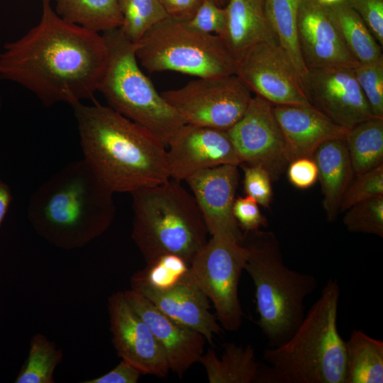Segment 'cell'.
Listing matches in <instances>:
<instances>
[{
  "label": "cell",
  "mask_w": 383,
  "mask_h": 383,
  "mask_svg": "<svg viewBox=\"0 0 383 383\" xmlns=\"http://www.w3.org/2000/svg\"><path fill=\"white\" fill-rule=\"evenodd\" d=\"M39 23L0 52V79L17 83L47 107L93 98L108 62L102 35L62 18L42 0Z\"/></svg>",
  "instance_id": "cell-1"
},
{
  "label": "cell",
  "mask_w": 383,
  "mask_h": 383,
  "mask_svg": "<svg viewBox=\"0 0 383 383\" xmlns=\"http://www.w3.org/2000/svg\"><path fill=\"white\" fill-rule=\"evenodd\" d=\"M72 108L83 160L113 194L170 179L166 146L149 130L98 102Z\"/></svg>",
  "instance_id": "cell-2"
},
{
  "label": "cell",
  "mask_w": 383,
  "mask_h": 383,
  "mask_svg": "<svg viewBox=\"0 0 383 383\" xmlns=\"http://www.w3.org/2000/svg\"><path fill=\"white\" fill-rule=\"evenodd\" d=\"M113 195L83 159L73 161L34 191L28 218L35 232L49 243L63 250L78 249L112 224Z\"/></svg>",
  "instance_id": "cell-3"
},
{
  "label": "cell",
  "mask_w": 383,
  "mask_h": 383,
  "mask_svg": "<svg viewBox=\"0 0 383 383\" xmlns=\"http://www.w3.org/2000/svg\"><path fill=\"white\" fill-rule=\"evenodd\" d=\"M340 288L328 280L295 332L264 351L257 383H345V344L338 329Z\"/></svg>",
  "instance_id": "cell-4"
},
{
  "label": "cell",
  "mask_w": 383,
  "mask_h": 383,
  "mask_svg": "<svg viewBox=\"0 0 383 383\" xmlns=\"http://www.w3.org/2000/svg\"><path fill=\"white\" fill-rule=\"evenodd\" d=\"M131 194V238L146 264L169 254L190 264L208 241L209 233L194 196L172 179Z\"/></svg>",
  "instance_id": "cell-5"
},
{
  "label": "cell",
  "mask_w": 383,
  "mask_h": 383,
  "mask_svg": "<svg viewBox=\"0 0 383 383\" xmlns=\"http://www.w3.org/2000/svg\"><path fill=\"white\" fill-rule=\"evenodd\" d=\"M243 244L248 251L245 270L255 286L257 324L270 347L279 346L303 321L304 300L316 289L317 280L284 264L272 232L246 233Z\"/></svg>",
  "instance_id": "cell-6"
},
{
  "label": "cell",
  "mask_w": 383,
  "mask_h": 383,
  "mask_svg": "<svg viewBox=\"0 0 383 383\" xmlns=\"http://www.w3.org/2000/svg\"><path fill=\"white\" fill-rule=\"evenodd\" d=\"M108 62L98 91L111 109L145 127L167 146L185 124L140 67L135 45L119 28L104 31Z\"/></svg>",
  "instance_id": "cell-7"
},
{
  "label": "cell",
  "mask_w": 383,
  "mask_h": 383,
  "mask_svg": "<svg viewBox=\"0 0 383 383\" xmlns=\"http://www.w3.org/2000/svg\"><path fill=\"white\" fill-rule=\"evenodd\" d=\"M134 45L138 62L150 72L172 71L197 77L235 74L237 60L223 38L196 30L186 21L167 17Z\"/></svg>",
  "instance_id": "cell-8"
},
{
  "label": "cell",
  "mask_w": 383,
  "mask_h": 383,
  "mask_svg": "<svg viewBox=\"0 0 383 383\" xmlns=\"http://www.w3.org/2000/svg\"><path fill=\"white\" fill-rule=\"evenodd\" d=\"M247 256L243 243L211 236L189 264L193 278L213 305L217 320L228 331H238L243 322L238 285Z\"/></svg>",
  "instance_id": "cell-9"
},
{
  "label": "cell",
  "mask_w": 383,
  "mask_h": 383,
  "mask_svg": "<svg viewBox=\"0 0 383 383\" xmlns=\"http://www.w3.org/2000/svg\"><path fill=\"white\" fill-rule=\"evenodd\" d=\"M251 91L235 74L198 77L161 93L185 124L228 131L243 116Z\"/></svg>",
  "instance_id": "cell-10"
},
{
  "label": "cell",
  "mask_w": 383,
  "mask_h": 383,
  "mask_svg": "<svg viewBox=\"0 0 383 383\" xmlns=\"http://www.w3.org/2000/svg\"><path fill=\"white\" fill-rule=\"evenodd\" d=\"M241 165L265 170L277 180L289 165L282 132L273 105L262 97H252L242 118L228 131Z\"/></svg>",
  "instance_id": "cell-11"
},
{
  "label": "cell",
  "mask_w": 383,
  "mask_h": 383,
  "mask_svg": "<svg viewBox=\"0 0 383 383\" xmlns=\"http://www.w3.org/2000/svg\"><path fill=\"white\" fill-rule=\"evenodd\" d=\"M235 74L272 105L309 104L301 79L277 43L262 42L238 60Z\"/></svg>",
  "instance_id": "cell-12"
},
{
  "label": "cell",
  "mask_w": 383,
  "mask_h": 383,
  "mask_svg": "<svg viewBox=\"0 0 383 383\" xmlns=\"http://www.w3.org/2000/svg\"><path fill=\"white\" fill-rule=\"evenodd\" d=\"M301 83L309 103L343 128L348 130L375 118L355 78L353 68L308 70Z\"/></svg>",
  "instance_id": "cell-13"
},
{
  "label": "cell",
  "mask_w": 383,
  "mask_h": 383,
  "mask_svg": "<svg viewBox=\"0 0 383 383\" xmlns=\"http://www.w3.org/2000/svg\"><path fill=\"white\" fill-rule=\"evenodd\" d=\"M108 311L112 343L118 355L142 374L167 376L170 370L160 344L123 291L109 297Z\"/></svg>",
  "instance_id": "cell-14"
},
{
  "label": "cell",
  "mask_w": 383,
  "mask_h": 383,
  "mask_svg": "<svg viewBox=\"0 0 383 383\" xmlns=\"http://www.w3.org/2000/svg\"><path fill=\"white\" fill-rule=\"evenodd\" d=\"M168 146L170 178L176 181L211 167L241 165L227 131L184 124Z\"/></svg>",
  "instance_id": "cell-15"
},
{
  "label": "cell",
  "mask_w": 383,
  "mask_h": 383,
  "mask_svg": "<svg viewBox=\"0 0 383 383\" xmlns=\"http://www.w3.org/2000/svg\"><path fill=\"white\" fill-rule=\"evenodd\" d=\"M296 29L307 72L328 67L354 68L359 65L348 52L327 4L321 0H301Z\"/></svg>",
  "instance_id": "cell-16"
},
{
  "label": "cell",
  "mask_w": 383,
  "mask_h": 383,
  "mask_svg": "<svg viewBox=\"0 0 383 383\" xmlns=\"http://www.w3.org/2000/svg\"><path fill=\"white\" fill-rule=\"evenodd\" d=\"M204 217L211 236L243 243L233 213L239 173L237 165H223L201 170L185 180Z\"/></svg>",
  "instance_id": "cell-17"
},
{
  "label": "cell",
  "mask_w": 383,
  "mask_h": 383,
  "mask_svg": "<svg viewBox=\"0 0 383 383\" xmlns=\"http://www.w3.org/2000/svg\"><path fill=\"white\" fill-rule=\"evenodd\" d=\"M131 289L148 299L175 321L201 333L210 343L221 331L210 311L209 300L193 278L190 270L172 287L158 290L132 276Z\"/></svg>",
  "instance_id": "cell-18"
},
{
  "label": "cell",
  "mask_w": 383,
  "mask_h": 383,
  "mask_svg": "<svg viewBox=\"0 0 383 383\" xmlns=\"http://www.w3.org/2000/svg\"><path fill=\"white\" fill-rule=\"evenodd\" d=\"M123 292L160 344L170 370L180 377L199 362L206 341L201 333L175 321L134 290Z\"/></svg>",
  "instance_id": "cell-19"
},
{
  "label": "cell",
  "mask_w": 383,
  "mask_h": 383,
  "mask_svg": "<svg viewBox=\"0 0 383 383\" xmlns=\"http://www.w3.org/2000/svg\"><path fill=\"white\" fill-rule=\"evenodd\" d=\"M273 109L283 134L289 163L301 157L312 158L322 143L344 138L348 131L311 104L273 105Z\"/></svg>",
  "instance_id": "cell-20"
},
{
  "label": "cell",
  "mask_w": 383,
  "mask_h": 383,
  "mask_svg": "<svg viewBox=\"0 0 383 383\" xmlns=\"http://www.w3.org/2000/svg\"><path fill=\"white\" fill-rule=\"evenodd\" d=\"M227 24L223 40L238 60L250 47L277 43L268 21L265 0H228Z\"/></svg>",
  "instance_id": "cell-21"
},
{
  "label": "cell",
  "mask_w": 383,
  "mask_h": 383,
  "mask_svg": "<svg viewBox=\"0 0 383 383\" xmlns=\"http://www.w3.org/2000/svg\"><path fill=\"white\" fill-rule=\"evenodd\" d=\"M312 158L318 169L327 219L334 221L344 192L355 176L344 138L324 142Z\"/></svg>",
  "instance_id": "cell-22"
},
{
  "label": "cell",
  "mask_w": 383,
  "mask_h": 383,
  "mask_svg": "<svg viewBox=\"0 0 383 383\" xmlns=\"http://www.w3.org/2000/svg\"><path fill=\"white\" fill-rule=\"evenodd\" d=\"M199 362L210 383H257L261 363L256 361L251 345L228 343L218 357L212 350L203 354Z\"/></svg>",
  "instance_id": "cell-23"
},
{
  "label": "cell",
  "mask_w": 383,
  "mask_h": 383,
  "mask_svg": "<svg viewBox=\"0 0 383 383\" xmlns=\"http://www.w3.org/2000/svg\"><path fill=\"white\" fill-rule=\"evenodd\" d=\"M328 6L348 52L359 64L383 60L382 46L373 37L360 16L344 0L329 4Z\"/></svg>",
  "instance_id": "cell-24"
},
{
  "label": "cell",
  "mask_w": 383,
  "mask_h": 383,
  "mask_svg": "<svg viewBox=\"0 0 383 383\" xmlns=\"http://www.w3.org/2000/svg\"><path fill=\"white\" fill-rule=\"evenodd\" d=\"M345 344V383H382L383 341L354 329Z\"/></svg>",
  "instance_id": "cell-25"
},
{
  "label": "cell",
  "mask_w": 383,
  "mask_h": 383,
  "mask_svg": "<svg viewBox=\"0 0 383 383\" xmlns=\"http://www.w3.org/2000/svg\"><path fill=\"white\" fill-rule=\"evenodd\" d=\"M64 20L95 32L119 28L122 16L117 0H55Z\"/></svg>",
  "instance_id": "cell-26"
},
{
  "label": "cell",
  "mask_w": 383,
  "mask_h": 383,
  "mask_svg": "<svg viewBox=\"0 0 383 383\" xmlns=\"http://www.w3.org/2000/svg\"><path fill=\"white\" fill-rule=\"evenodd\" d=\"M344 139L355 175L383 164V118L358 123L348 130Z\"/></svg>",
  "instance_id": "cell-27"
},
{
  "label": "cell",
  "mask_w": 383,
  "mask_h": 383,
  "mask_svg": "<svg viewBox=\"0 0 383 383\" xmlns=\"http://www.w3.org/2000/svg\"><path fill=\"white\" fill-rule=\"evenodd\" d=\"M300 1L265 0V4L268 21L277 44L302 82L307 70L302 60L297 39L296 19Z\"/></svg>",
  "instance_id": "cell-28"
},
{
  "label": "cell",
  "mask_w": 383,
  "mask_h": 383,
  "mask_svg": "<svg viewBox=\"0 0 383 383\" xmlns=\"http://www.w3.org/2000/svg\"><path fill=\"white\" fill-rule=\"evenodd\" d=\"M63 353L54 342L41 333L30 343L28 358L15 379V383H54V373L62 362Z\"/></svg>",
  "instance_id": "cell-29"
},
{
  "label": "cell",
  "mask_w": 383,
  "mask_h": 383,
  "mask_svg": "<svg viewBox=\"0 0 383 383\" xmlns=\"http://www.w3.org/2000/svg\"><path fill=\"white\" fill-rule=\"evenodd\" d=\"M117 1L123 19L119 29L134 44L154 25L169 17L158 0Z\"/></svg>",
  "instance_id": "cell-30"
},
{
  "label": "cell",
  "mask_w": 383,
  "mask_h": 383,
  "mask_svg": "<svg viewBox=\"0 0 383 383\" xmlns=\"http://www.w3.org/2000/svg\"><path fill=\"white\" fill-rule=\"evenodd\" d=\"M189 270V263L177 255L160 257L145 268L133 276L158 290H165L174 286Z\"/></svg>",
  "instance_id": "cell-31"
},
{
  "label": "cell",
  "mask_w": 383,
  "mask_h": 383,
  "mask_svg": "<svg viewBox=\"0 0 383 383\" xmlns=\"http://www.w3.org/2000/svg\"><path fill=\"white\" fill-rule=\"evenodd\" d=\"M345 212L343 220L348 231L383 237V196L357 203Z\"/></svg>",
  "instance_id": "cell-32"
},
{
  "label": "cell",
  "mask_w": 383,
  "mask_h": 383,
  "mask_svg": "<svg viewBox=\"0 0 383 383\" xmlns=\"http://www.w3.org/2000/svg\"><path fill=\"white\" fill-rule=\"evenodd\" d=\"M383 196V164L355 175L343 196L340 212L354 204Z\"/></svg>",
  "instance_id": "cell-33"
},
{
  "label": "cell",
  "mask_w": 383,
  "mask_h": 383,
  "mask_svg": "<svg viewBox=\"0 0 383 383\" xmlns=\"http://www.w3.org/2000/svg\"><path fill=\"white\" fill-rule=\"evenodd\" d=\"M353 70L374 116L383 118V60L359 64Z\"/></svg>",
  "instance_id": "cell-34"
},
{
  "label": "cell",
  "mask_w": 383,
  "mask_h": 383,
  "mask_svg": "<svg viewBox=\"0 0 383 383\" xmlns=\"http://www.w3.org/2000/svg\"><path fill=\"white\" fill-rule=\"evenodd\" d=\"M187 22L191 27L201 33L223 37L227 24L226 8L218 6L211 0H203Z\"/></svg>",
  "instance_id": "cell-35"
},
{
  "label": "cell",
  "mask_w": 383,
  "mask_h": 383,
  "mask_svg": "<svg viewBox=\"0 0 383 383\" xmlns=\"http://www.w3.org/2000/svg\"><path fill=\"white\" fill-rule=\"evenodd\" d=\"M243 186L246 196L252 198L264 207H268L272 199V178L270 174L258 166L243 167Z\"/></svg>",
  "instance_id": "cell-36"
},
{
  "label": "cell",
  "mask_w": 383,
  "mask_h": 383,
  "mask_svg": "<svg viewBox=\"0 0 383 383\" xmlns=\"http://www.w3.org/2000/svg\"><path fill=\"white\" fill-rule=\"evenodd\" d=\"M361 18L375 40L383 45V0H344Z\"/></svg>",
  "instance_id": "cell-37"
},
{
  "label": "cell",
  "mask_w": 383,
  "mask_h": 383,
  "mask_svg": "<svg viewBox=\"0 0 383 383\" xmlns=\"http://www.w3.org/2000/svg\"><path fill=\"white\" fill-rule=\"evenodd\" d=\"M233 213L240 228L245 233L259 231L267 226V219L261 213L259 204L248 196L235 198Z\"/></svg>",
  "instance_id": "cell-38"
},
{
  "label": "cell",
  "mask_w": 383,
  "mask_h": 383,
  "mask_svg": "<svg viewBox=\"0 0 383 383\" xmlns=\"http://www.w3.org/2000/svg\"><path fill=\"white\" fill-rule=\"evenodd\" d=\"M289 182L299 189H307L318 179V169L313 158L301 157L292 160L288 165Z\"/></svg>",
  "instance_id": "cell-39"
},
{
  "label": "cell",
  "mask_w": 383,
  "mask_h": 383,
  "mask_svg": "<svg viewBox=\"0 0 383 383\" xmlns=\"http://www.w3.org/2000/svg\"><path fill=\"white\" fill-rule=\"evenodd\" d=\"M141 372L128 362L122 360L113 369L96 378L83 383H136Z\"/></svg>",
  "instance_id": "cell-40"
},
{
  "label": "cell",
  "mask_w": 383,
  "mask_h": 383,
  "mask_svg": "<svg viewBox=\"0 0 383 383\" xmlns=\"http://www.w3.org/2000/svg\"><path fill=\"white\" fill-rule=\"evenodd\" d=\"M169 17L189 21L203 0H158Z\"/></svg>",
  "instance_id": "cell-41"
},
{
  "label": "cell",
  "mask_w": 383,
  "mask_h": 383,
  "mask_svg": "<svg viewBox=\"0 0 383 383\" xmlns=\"http://www.w3.org/2000/svg\"><path fill=\"white\" fill-rule=\"evenodd\" d=\"M11 201L12 194L9 185L0 179V226L9 211Z\"/></svg>",
  "instance_id": "cell-42"
},
{
  "label": "cell",
  "mask_w": 383,
  "mask_h": 383,
  "mask_svg": "<svg viewBox=\"0 0 383 383\" xmlns=\"http://www.w3.org/2000/svg\"><path fill=\"white\" fill-rule=\"evenodd\" d=\"M211 1L221 7H226L228 1V0H211Z\"/></svg>",
  "instance_id": "cell-43"
},
{
  "label": "cell",
  "mask_w": 383,
  "mask_h": 383,
  "mask_svg": "<svg viewBox=\"0 0 383 383\" xmlns=\"http://www.w3.org/2000/svg\"><path fill=\"white\" fill-rule=\"evenodd\" d=\"M322 2L325 3V4H332V3H334L335 1H338L339 0H321Z\"/></svg>",
  "instance_id": "cell-44"
},
{
  "label": "cell",
  "mask_w": 383,
  "mask_h": 383,
  "mask_svg": "<svg viewBox=\"0 0 383 383\" xmlns=\"http://www.w3.org/2000/svg\"><path fill=\"white\" fill-rule=\"evenodd\" d=\"M1 107V96H0V109Z\"/></svg>",
  "instance_id": "cell-45"
}]
</instances>
